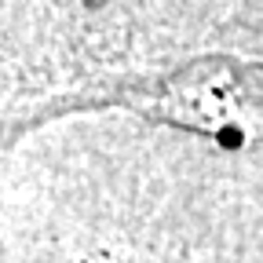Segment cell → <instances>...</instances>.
Segmentation results:
<instances>
[{"label":"cell","mask_w":263,"mask_h":263,"mask_svg":"<svg viewBox=\"0 0 263 263\" xmlns=\"http://www.w3.org/2000/svg\"><path fill=\"white\" fill-rule=\"evenodd\" d=\"M136 106L164 124L197 128L238 143H263V66L230 55L194 59L157 81H121L95 106Z\"/></svg>","instance_id":"1"}]
</instances>
